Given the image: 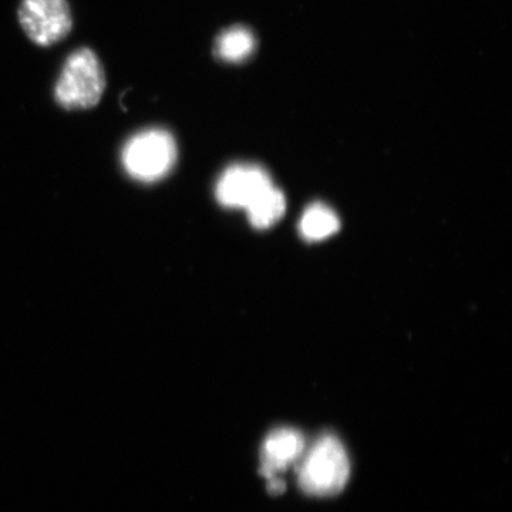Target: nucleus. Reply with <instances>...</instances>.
<instances>
[{"instance_id":"obj_4","label":"nucleus","mask_w":512,"mask_h":512,"mask_svg":"<svg viewBox=\"0 0 512 512\" xmlns=\"http://www.w3.org/2000/svg\"><path fill=\"white\" fill-rule=\"evenodd\" d=\"M18 19L25 35L40 47L62 42L73 29L69 0H22Z\"/></svg>"},{"instance_id":"obj_8","label":"nucleus","mask_w":512,"mask_h":512,"mask_svg":"<svg viewBox=\"0 0 512 512\" xmlns=\"http://www.w3.org/2000/svg\"><path fill=\"white\" fill-rule=\"evenodd\" d=\"M248 220L256 229L274 227L281 220L286 211V198L284 192L275 187L266 188L247 207Z\"/></svg>"},{"instance_id":"obj_5","label":"nucleus","mask_w":512,"mask_h":512,"mask_svg":"<svg viewBox=\"0 0 512 512\" xmlns=\"http://www.w3.org/2000/svg\"><path fill=\"white\" fill-rule=\"evenodd\" d=\"M272 184L271 174L262 165L235 163L225 168L218 178L215 195L224 207L247 210L248 205Z\"/></svg>"},{"instance_id":"obj_10","label":"nucleus","mask_w":512,"mask_h":512,"mask_svg":"<svg viewBox=\"0 0 512 512\" xmlns=\"http://www.w3.org/2000/svg\"><path fill=\"white\" fill-rule=\"evenodd\" d=\"M286 490V484L284 481L281 480V478L274 477L269 478L268 480V491L271 494L278 495L281 493H284Z\"/></svg>"},{"instance_id":"obj_2","label":"nucleus","mask_w":512,"mask_h":512,"mask_svg":"<svg viewBox=\"0 0 512 512\" xmlns=\"http://www.w3.org/2000/svg\"><path fill=\"white\" fill-rule=\"evenodd\" d=\"M106 83L100 57L90 47H80L63 64L55 86V99L66 110L92 109L100 103Z\"/></svg>"},{"instance_id":"obj_1","label":"nucleus","mask_w":512,"mask_h":512,"mask_svg":"<svg viewBox=\"0 0 512 512\" xmlns=\"http://www.w3.org/2000/svg\"><path fill=\"white\" fill-rule=\"evenodd\" d=\"M299 461L298 484L305 494L330 497L339 494L348 483V453L335 434H323Z\"/></svg>"},{"instance_id":"obj_3","label":"nucleus","mask_w":512,"mask_h":512,"mask_svg":"<svg viewBox=\"0 0 512 512\" xmlns=\"http://www.w3.org/2000/svg\"><path fill=\"white\" fill-rule=\"evenodd\" d=\"M177 161V144L173 134L163 128L141 131L127 141L123 150V164L136 180H160L173 170Z\"/></svg>"},{"instance_id":"obj_6","label":"nucleus","mask_w":512,"mask_h":512,"mask_svg":"<svg viewBox=\"0 0 512 512\" xmlns=\"http://www.w3.org/2000/svg\"><path fill=\"white\" fill-rule=\"evenodd\" d=\"M306 451L305 436L301 431L282 427L266 436L262 444L261 474L269 480L301 460Z\"/></svg>"},{"instance_id":"obj_7","label":"nucleus","mask_w":512,"mask_h":512,"mask_svg":"<svg viewBox=\"0 0 512 512\" xmlns=\"http://www.w3.org/2000/svg\"><path fill=\"white\" fill-rule=\"evenodd\" d=\"M298 228L305 241L319 242L333 237L339 231L340 220L329 205L313 202L303 211Z\"/></svg>"},{"instance_id":"obj_9","label":"nucleus","mask_w":512,"mask_h":512,"mask_svg":"<svg viewBox=\"0 0 512 512\" xmlns=\"http://www.w3.org/2000/svg\"><path fill=\"white\" fill-rule=\"evenodd\" d=\"M255 36L244 26H232L215 40V56L222 62L241 63L254 53Z\"/></svg>"}]
</instances>
